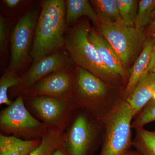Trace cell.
I'll use <instances>...</instances> for the list:
<instances>
[{
  "label": "cell",
  "mask_w": 155,
  "mask_h": 155,
  "mask_svg": "<svg viewBox=\"0 0 155 155\" xmlns=\"http://www.w3.org/2000/svg\"><path fill=\"white\" fill-rule=\"evenodd\" d=\"M102 125L86 111L75 112L64 133L63 147L68 155H91L102 140Z\"/></svg>",
  "instance_id": "obj_5"
},
{
  "label": "cell",
  "mask_w": 155,
  "mask_h": 155,
  "mask_svg": "<svg viewBox=\"0 0 155 155\" xmlns=\"http://www.w3.org/2000/svg\"><path fill=\"white\" fill-rule=\"evenodd\" d=\"M0 129L1 133L25 140L41 139L49 130L30 113L22 94L1 111Z\"/></svg>",
  "instance_id": "obj_6"
},
{
  "label": "cell",
  "mask_w": 155,
  "mask_h": 155,
  "mask_svg": "<svg viewBox=\"0 0 155 155\" xmlns=\"http://www.w3.org/2000/svg\"><path fill=\"white\" fill-rule=\"evenodd\" d=\"M151 19H155V8L154 9L152 13L151 16Z\"/></svg>",
  "instance_id": "obj_30"
},
{
  "label": "cell",
  "mask_w": 155,
  "mask_h": 155,
  "mask_svg": "<svg viewBox=\"0 0 155 155\" xmlns=\"http://www.w3.org/2000/svg\"><path fill=\"white\" fill-rule=\"evenodd\" d=\"M24 98L26 100V106L28 110L50 130L65 132L77 110L68 100L46 96Z\"/></svg>",
  "instance_id": "obj_8"
},
{
  "label": "cell",
  "mask_w": 155,
  "mask_h": 155,
  "mask_svg": "<svg viewBox=\"0 0 155 155\" xmlns=\"http://www.w3.org/2000/svg\"><path fill=\"white\" fill-rule=\"evenodd\" d=\"M3 3L7 8L10 9H15L20 5L24 1L21 0H4Z\"/></svg>",
  "instance_id": "obj_25"
},
{
  "label": "cell",
  "mask_w": 155,
  "mask_h": 155,
  "mask_svg": "<svg viewBox=\"0 0 155 155\" xmlns=\"http://www.w3.org/2000/svg\"><path fill=\"white\" fill-rule=\"evenodd\" d=\"M21 75L18 72L8 70L5 72L0 78V104L8 106L12 102L9 99V89L16 86L20 81Z\"/></svg>",
  "instance_id": "obj_20"
},
{
  "label": "cell",
  "mask_w": 155,
  "mask_h": 155,
  "mask_svg": "<svg viewBox=\"0 0 155 155\" xmlns=\"http://www.w3.org/2000/svg\"><path fill=\"white\" fill-rule=\"evenodd\" d=\"M91 2L101 24H123L116 0H93Z\"/></svg>",
  "instance_id": "obj_17"
},
{
  "label": "cell",
  "mask_w": 155,
  "mask_h": 155,
  "mask_svg": "<svg viewBox=\"0 0 155 155\" xmlns=\"http://www.w3.org/2000/svg\"><path fill=\"white\" fill-rule=\"evenodd\" d=\"M75 73L71 65L44 78L21 94L25 97L46 96L70 101Z\"/></svg>",
  "instance_id": "obj_11"
},
{
  "label": "cell",
  "mask_w": 155,
  "mask_h": 155,
  "mask_svg": "<svg viewBox=\"0 0 155 155\" xmlns=\"http://www.w3.org/2000/svg\"><path fill=\"white\" fill-rule=\"evenodd\" d=\"M149 31L152 34L155 35V19L150 25Z\"/></svg>",
  "instance_id": "obj_29"
},
{
  "label": "cell",
  "mask_w": 155,
  "mask_h": 155,
  "mask_svg": "<svg viewBox=\"0 0 155 155\" xmlns=\"http://www.w3.org/2000/svg\"><path fill=\"white\" fill-rule=\"evenodd\" d=\"M72 63L69 53L65 49L34 62L31 68L21 75L18 84L10 90V96L17 97L41 79L72 65Z\"/></svg>",
  "instance_id": "obj_10"
},
{
  "label": "cell",
  "mask_w": 155,
  "mask_h": 155,
  "mask_svg": "<svg viewBox=\"0 0 155 155\" xmlns=\"http://www.w3.org/2000/svg\"><path fill=\"white\" fill-rule=\"evenodd\" d=\"M53 155H68L63 146L59 148L55 152Z\"/></svg>",
  "instance_id": "obj_27"
},
{
  "label": "cell",
  "mask_w": 155,
  "mask_h": 155,
  "mask_svg": "<svg viewBox=\"0 0 155 155\" xmlns=\"http://www.w3.org/2000/svg\"><path fill=\"white\" fill-rule=\"evenodd\" d=\"M148 71L150 72H155V45L153 48L150 63L148 68Z\"/></svg>",
  "instance_id": "obj_26"
},
{
  "label": "cell",
  "mask_w": 155,
  "mask_h": 155,
  "mask_svg": "<svg viewBox=\"0 0 155 155\" xmlns=\"http://www.w3.org/2000/svg\"><path fill=\"white\" fill-rule=\"evenodd\" d=\"M123 155H142L140 153L136 151L130 150H128L125 152V153Z\"/></svg>",
  "instance_id": "obj_28"
},
{
  "label": "cell",
  "mask_w": 155,
  "mask_h": 155,
  "mask_svg": "<svg viewBox=\"0 0 155 155\" xmlns=\"http://www.w3.org/2000/svg\"><path fill=\"white\" fill-rule=\"evenodd\" d=\"M66 18L67 26L75 23L77 19L86 16L96 25L99 24L98 19L94 9L87 0H67Z\"/></svg>",
  "instance_id": "obj_16"
},
{
  "label": "cell",
  "mask_w": 155,
  "mask_h": 155,
  "mask_svg": "<svg viewBox=\"0 0 155 155\" xmlns=\"http://www.w3.org/2000/svg\"><path fill=\"white\" fill-rule=\"evenodd\" d=\"M155 45V39H146L143 46L140 55L134 65L130 72L127 84L123 92V98L125 99L129 96L142 78L148 72L153 48Z\"/></svg>",
  "instance_id": "obj_14"
},
{
  "label": "cell",
  "mask_w": 155,
  "mask_h": 155,
  "mask_svg": "<svg viewBox=\"0 0 155 155\" xmlns=\"http://www.w3.org/2000/svg\"><path fill=\"white\" fill-rule=\"evenodd\" d=\"M67 26L65 1H44L31 51L34 62L64 49Z\"/></svg>",
  "instance_id": "obj_1"
},
{
  "label": "cell",
  "mask_w": 155,
  "mask_h": 155,
  "mask_svg": "<svg viewBox=\"0 0 155 155\" xmlns=\"http://www.w3.org/2000/svg\"><path fill=\"white\" fill-rule=\"evenodd\" d=\"M8 23L3 16H0V52L2 55L5 52L8 35Z\"/></svg>",
  "instance_id": "obj_24"
},
{
  "label": "cell",
  "mask_w": 155,
  "mask_h": 155,
  "mask_svg": "<svg viewBox=\"0 0 155 155\" xmlns=\"http://www.w3.org/2000/svg\"><path fill=\"white\" fill-rule=\"evenodd\" d=\"M134 119L129 103L122 99L100 121L103 134L100 155H123L132 146L131 125Z\"/></svg>",
  "instance_id": "obj_4"
},
{
  "label": "cell",
  "mask_w": 155,
  "mask_h": 155,
  "mask_svg": "<svg viewBox=\"0 0 155 155\" xmlns=\"http://www.w3.org/2000/svg\"><path fill=\"white\" fill-rule=\"evenodd\" d=\"M100 31L117 53L123 65L131 61L146 40L144 28L126 26L121 23L101 24Z\"/></svg>",
  "instance_id": "obj_9"
},
{
  "label": "cell",
  "mask_w": 155,
  "mask_h": 155,
  "mask_svg": "<svg viewBox=\"0 0 155 155\" xmlns=\"http://www.w3.org/2000/svg\"><path fill=\"white\" fill-rule=\"evenodd\" d=\"M155 94V72H147L125 100L133 110L134 118Z\"/></svg>",
  "instance_id": "obj_13"
},
{
  "label": "cell",
  "mask_w": 155,
  "mask_h": 155,
  "mask_svg": "<svg viewBox=\"0 0 155 155\" xmlns=\"http://www.w3.org/2000/svg\"><path fill=\"white\" fill-rule=\"evenodd\" d=\"M41 139L25 140L0 134V155H29L40 144Z\"/></svg>",
  "instance_id": "obj_15"
},
{
  "label": "cell",
  "mask_w": 155,
  "mask_h": 155,
  "mask_svg": "<svg viewBox=\"0 0 155 155\" xmlns=\"http://www.w3.org/2000/svg\"><path fill=\"white\" fill-rule=\"evenodd\" d=\"M89 23L82 21L67 28L64 35V49L73 63L109 84L118 78L106 66L96 48L90 41L91 29Z\"/></svg>",
  "instance_id": "obj_3"
},
{
  "label": "cell",
  "mask_w": 155,
  "mask_h": 155,
  "mask_svg": "<svg viewBox=\"0 0 155 155\" xmlns=\"http://www.w3.org/2000/svg\"><path fill=\"white\" fill-rule=\"evenodd\" d=\"M155 8V0H141L139 2L134 23L136 28H144L150 22L152 13Z\"/></svg>",
  "instance_id": "obj_23"
},
{
  "label": "cell",
  "mask_w": 155,
  "mask_h": 155,
  "mask_svg": "<svg viewBox=\"0 0 155 155\" xmlns=\"http://www.w3.org/2000/svg\"><path fill=\"white\" fill-rule=\"evenodd\" d=\"M75 71L70 101L76 110H84L100 122L122 99L111 97L110 84L91 72L79 67Z\"/></svg>",
  "instance_id": "obj_2"
},
{
  "label": "cell",
  "mask_w": 155,
  "mask_h": 155,
  "mask_svg": "<svg viewBox=\"0 0 155 155\" xmlns=\"http://www.w3.org/2000/svg\"><path fill=\"white\" fill-rule=\"evenodd\" d=\"M155 121V94L149 102L134 117L131 127L134 129L142 128L150 122Z\"/></svg>",
  "instance_id": "obj_22"
},
{
  "label": "cell",
  "mask_w": 155,
  "mask_h": 155,
  "mask_svg": "<svg viewBox=\"0 0 155 155\" xmlns=\"http://www.w3.org/2000/svg\"><path fill=\"white\" fill-rule=\"evenodd\" d=\"M64 133L49 130L41 138L40 144L29 155H53L63 146Z\"/></svg>",
  "instance_id": "obj_18"
},
{
  "label": "cell",
  "mask_w": 155,
  "mask_h": 155,
  "mask_svg": "<svg viewBox=\"0 0 155 155\" xmlns=\"http://www.w3.org/2000/svg\"><path fill=\"white\" fill-rule=\"evenodd\" d=\"M88 38L98 51L102 60L108 69L118 79H124L126 77V72L124 65L110 43L94 28H91Z\"/></svg>",
  "instance_id": "obj_12"
},
{
  "label": "cell",
  "mask_w": 155,
  "mask_h": 155,
  "mask_svg": "<svg viewBox=\"0 0 155 155\" xmlns=\"http://www.w3.org/2000/svg\"><path fill=\"white\" fill-rule=\"evenodd\" d=\"M132 146L142 155H155V131L136 129Z\"/></svg>",
  "instance_id": "obj_19"
},
{
  "label": "cell",
  "mask_w": 155,
  "mask_h": 155,
  "mask_svg": "<svg viewBox=\"0 0 155 155\" xmlns=\"http://www.w3.org/2000/svg\"><path fill=\"white\" fill-rule=\"evenodd\" d=\"M123 25L132 26L135 23L139 2L136 0H116Z\"/></svg>",
  "instance_id": "obj_21"
},
{
  "label": "cell",
  "mask_w": 155,
  "mask_h": 155,
  "mask_svg": "<svg viewBox=\"0 0 155 155\" xmlns=\"http://www.w3.org/2000/svg\"><path fill=\"white\" fill-rule=\"evenodd\" d=\"M39 9L34 7L28 10L17 22L11 34V57L8 70L20 73L30 61Z\"/></svg>",
  "instance_id": "obj_7"
}]
</instances>
